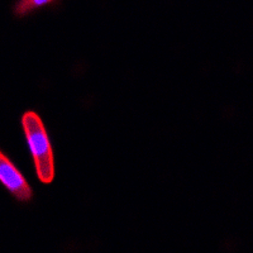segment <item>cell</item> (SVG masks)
<instances>
[{
    "instance_id": "obj_1",
    "label": "cell",
    "mask_w": 253,
    "mask_h": 253,
    "mask_svg": "<svg viewBox=\"0 0 253 253\" xmlns=\"http://www.w3.org/2000/svg\"><path fill=\"white\" fill-rule=\"evenodd\" d=\"M22 124L38 178L43 184H51L55 178V158L42 119L35 112H27L22 117Z\"/></svg>"
},
{
    "instance_id": "obj_2",
    "label": "cell",
    "mask_w": 253,
    "mask_h": 253,
    "mask_svg": "<svg viewBox=\"0 0 253 253\" xmlns=\"http://www.w3.org/2000/svg\"><path fill=\"white\" fill-rule=\"evenodd\" d=\"M0 182L19 202H29L33 198V191L23 175L18 171L13 162L0 151Z\"/></svg>"
},
{
    "instance_id": "obj_3",
    "label": "cell",
    "mask_w": 253,
    "mask_h": 253,
    "mask_svg": "<svg viewBox=\"0 0 253 253\" xmlns=\"http://www.w3.org/2000/svg\"><path fill=\"white\" fill-rule=\"evenodd\" d=\"M56 1H58V0H18L14 5V14L18 18L27 17L38 9L51 5Z\"/></svg>"
}]
</instances>
